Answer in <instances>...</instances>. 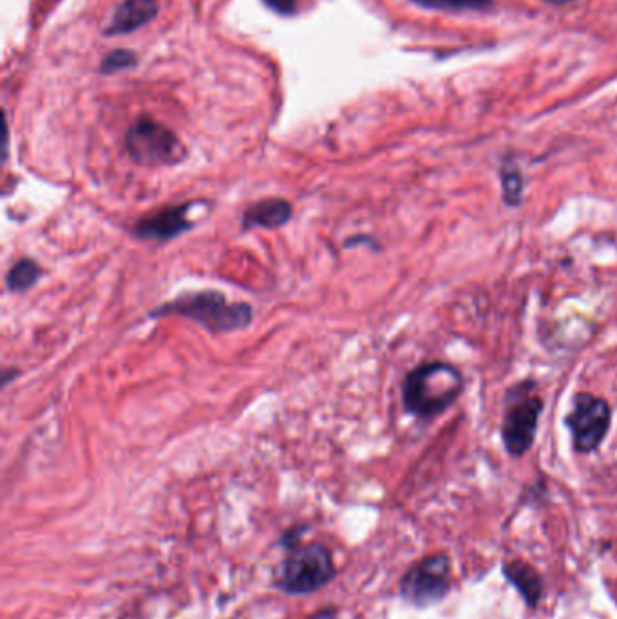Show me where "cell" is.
I'll return each mask as SVG.
<instances>
[{"label": "cell", "instance_id": "obj_1", "mask_svg": "<svg viewBox=\"0 0 617 619\" xmlns=\"http://www.w3.org/2000/svg\"><path fill=\"white\" fill-rule=\"evenodd\" d=\"M464 375L442 360L424 363L405 375L402 402L405 412L430 421L449 410L462 396Z\"/></svg>", "mask_w": 617, "mask_h": 619}, {"label": "cell", "instance_id": "obj_2", "mask_svg": "<svg viewBox=\"0 0 617 619\" xmlns=\"http://www.w3.org/2000/svg\"><path fill=\"white\" fill-rule=\"evenodd\" d=\"M182 316L202 324L213 333H230L243 330L252 323L254 310L247 302L229 301L221 291H188L172 301L155 308L151 318Z\"/></svg>", "mask_w": 617, "mask_h": 619}, {"label": "cell", "instance_id": "obj_3", "mask_svg": "<svg viewBox=\"0 0 617 619\" xmlns=\"http://www.w3.org/2000/svg\"><path fill=\"white\" fill-rule=\"evenodd\" d=\"M544 406L535 380H522L507 391L500 433L511 457H524L533 448Z\"/></svg>", "mask_w": 617, "mask_h": 619}, {"label": "cell", "instance_id": "obj_4", "mask_svg": "<svg viewBox=\"0 0 617 619\" xmlns=\"http://www.w3.org/2000/svg\"><path fill=\"white\" fill-rule=\"evenodd\" d=\"M125 149L133 162L147 167H174L187 158V147L167 125L140 118L125 135Z\"/></svg>", "mask_w": 617, "mask_h": 619}, {"label": "cell", "instance_id": "obj_5", "mask_svg": "<svg viewBox=\"0 0 617 619\" xmlns=\"http://www.w3.org/2000/svg\"><path fill=\"white\" fill-rule=\"evenodd\" d=\"M335 576L332 554L327 547H301L290 552L281 565L279 587L290 594L316 593Z\"/></svg>", "mask_w": 617, "mask_h": 619}, {"label": "cell", "instance_id": "obj_6", "mask_svg": "<svg viewBox=\"0 0 617 619\" xmlns=\"http://www.w3.org/2000/svg\"><path fill=\"white\" fill-rule=\"evenodd\" d=\"M565 424L576 454H592L602 446L613 424V408L602 397L576 393Z\"/></svg>", "mask_w": 617, "mask_h": 619}, {"label": "cell", "instance_id": "obj_7", "mask_svg": "<svg viewBox=\"0 0 617 619\" xmlns=\"http://www.w3.org/2000/svg\"><path fill=\"white\" fill-rule=\"evenodd\" d=\"M452 585V568L446 554H435L416 563L402 580V596L411 604L424 607L446 596Z\"/></svg>", "mask_w": 617, "mask_h": 619}, {"label": "cell", "instance_id": "obj_8", "mask_svg": "<svg viewBox=\"0 0 617 619\" xmlns=\"http://www.w3.org/2000/svg\"><path fill=\"white\" fill-rule=\"evenodd\" d=\"M194 204L174 205L161 208L149 214L136 223V238L147 241H171L183 232L193 229V221H188V213Z\"/></svg>", "mask_w": 617, "mask_h": 619}, {"label": "cell", "instance_id": "obj_9", "mask_svg": "<svg viewBox=\"0 0 617 619\" xmlns=\"http://www.w3.org/2000/svg\"><path fill=\"white\" fill-rule=\"evenodd\" d=\"M294 216V208L283 198H265L255 202L241 216V227L250 229H279Z\"/></svg>", "mask_w": 617, "mask_h": 619}, {"label": "cell", "instance_id": "obj_10", "mask_svg": "<svg viewBox=\"0 0 617 619\" xmlns=\"http://www.w3.org/2000/svg\"><path fill=\"white\" fill-rule=\"evenodd\" d=\"M158 13V2L156 0H125L124 4L116 10L110 27L105 30L107 35H125V33L136 32L141 26H146L155 19Z\"/></svg>", "mask_w": 617, "mask_h": 619}, {"label": "cell", "instance_id": "obj_11", "mask_svg": "<svg viewBox=\"0 0 617 619\" xmlns=\"http://www.w3.org/2000/svg\"><path fill=\"white\" fill-rule=\"evenodd\" d=\"M505 576L514 587L518 588L527 604H538L541 596L540 576L529 565H525L524 562L509 563L505 568Z\"/></svg>", "mask_w": 617, "mask_h": 619}, {"label": "cell", "instance_id": "obj_12", "mask_svg": "<svg viewBox=\"0 0 617 619\" xmlns=\"http://www.w3.org/2000/svg\"><path fill=\"white\" fill-rule=\"evenodd\" d=\"M41 277L42 268L37 261L24 257V260L16 261L15 265L11 266L8 276H5V287L13 294H24V291L35 287Z\"/></svg>", "mask_w": 617, "mask_h": 619}, {"label": "cell", "instance_id": "obj_13", "mask_svg": "<svg viewBox=\"0 0 617 619\" xmlns=\"http://www.w3.org/2000/svg\"><path fill=\"white\" fill-rule=\"evenodd\" d=\"M500 177H502L503 202L509 207H518L524 196V174L516 162H503L500 167Z\"/></svg>", "mask_w": 617, "mask_h": 619}, {"label": "cell", "instance_id": "obj_14", "mask_svg": "<svg viewBox=\"0 0 617 619\" xmlns=\"http://www.w3.org/2000/svg\"><path fill=\"white\" fill-rule=\"evenodd\" d=\"M425 10L436 11H485L493 0H413Z\"/></svg>", "mask_w": 617, "mask_h": 619}, {"label": "cell", "instance_id": "obj_15", "mask_svg": "<svg viewBox=\"0 0 617 619\" xmlns=\"http://www.w3.org/2000/svg\"><path fill=\"white\" fill-rule=\"evenodd\" d=\"M135 62V53L127 51V49H118V51H113L110 57L105 58L104 64H102V71L104 73H115L119 69L129 68Z\"/></svg>", "mask_w": 617, "mask_h": 619}, {"label": "cell", "instance_id": "obj_16", "mask_svg": "<svg viewBox=\"0 0 617 619\" xmlns=\"http://www.w3.org/2000/svg\"><path fill=\"white\" fill-rule=\"evenodd\" d=\"M263 2L281 15H292L297 10V0H263Z\"/></svg>", "mask_w": 617, "mask_h": 619}, {"label": "cell", "instance_id": "obj_17", "mask_svg": "<svg viewBox=\"0 0 617 619\" xmlns=\"http://www.w3.org/2000/svg\"><path fill=\"white\" fill-rule=\"evenodd\" d=\"M544 2H549V4L563 5L569 4V2H574V0H544Z\"/></svg>", "mask_w": 617, "mask_h": 619}]
</instances>
